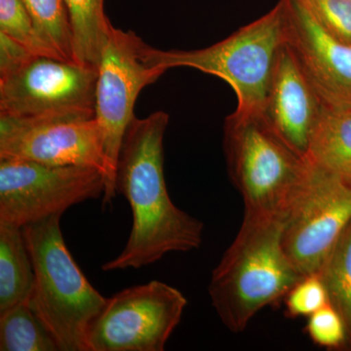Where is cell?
I'll return each instance as SVG.
<instances>
[{
	"label": "cell",
	"mask_w": 351,
	"mask_h": 351,
	"mask_svg": "<svg viewBox=\"0 0 351 351\" xmlns=\"http://www.w3.org/2000/svg\"><path fill=\"white\" fill-rule=\"evenodd\" d=\"M324 104L284 43L277 54L261 117L279 138L306 158Z\"/></svg>",
	"instance_id": "4fadbf2b"
},
{
	"label": "cell",
	"mask_w": 351,
	"mask_h": 351,
	"mask_svg": "<svg viewBox=\"0 0 351 351\" xmlns=\"http://www.w3.org/2000/svg\"><path fill=\"white\" fill-rule=\"evenodd\" d=\"M350 221L351 186L309 163L306 180L284 218L286 254L304 276L319 274Z\"/></svg>",
	"instance_id": "8fae6325"
},
{
	"label": "cell",
	"mask_w": 351,
	"mask_h": 351,
	"mask_svg": "<svg viewBox=\"0 0 351 351\" xmlns=\"http://www.w3.org/2000/svg\"><path fill=\"white\" fill-rule=\"evenodd\" d=\"M34 269L23 228L0 223V314L29 302Z\"/></svg>",
	"instance_id": "9a60e30c"
},
{
	"label": "cell",
	"mask_w": 351,
	"mask_h": 351,
	"mask_svg": "<svg viewBox=\"0 0 351 351\" xmlns=\"http://www.w3.org/2000/svg\"><path fill=\"white\" fill-rule=\"evenodd\" d=\"M0 32L34 54L58 58L39 36L23 0H0Z\"/></svg>",
	"instance_id": "ffe728a7"
},
{
	"label": "cell",
	"mask_w": 351,
	"mask_h": 351,
	"mask_svg": "<svg viewBox=\"0 0 351 351\" xmlns=\"http://www.w3.org/2000/svg\"><path fill=\"white\" fill-rule=\"evenodd\" d=\"M62 215L23 228L34 269L29 306L61 351H90V328L108 302L73 260L61 230Z\"/></svg>",
	"instance_id": "3957f363"
},
{
	"label": "cell",
	"mask_w": 351,
	"mask_h": 351,
	"mask_svg": "<svg viewBox=\"0 0 351 351\" xmlns=\"http://www.w3.org/2000/svg\"><path fill=\"white\" fill-rule=\"evenodd\" d=\"M284 218L244 214L237 237L213 270L210 299L230 332H243L258 313L286 298L304 276L284 249Z\"/></svg>",
	"instance_id": "7a4b0ae2"
},
{
	"label": "cell",
	"mask_w": 351,
	"mask_h": 351,
	"mask_svg": "<svg viewBox=\"0 0 351 351\" xmlns=\"http://www.w3.org/2000/svg\"><path fill=\"white\" fill-rule=\"evenodd\" d=\"M0 350L57 351L56 339L29 302L0 314Z\"/></svg>",
	"instance_id": "ac0fdd59"
},
{
	"label": "cell",
	"mask_w": 351,
	"mask_h": 351,
	"mask_svg": "<svg viewBox=\"0 0 351 351\" xmlns=\"http://www.w3.org/2000/svg\"><path fill=\"white\" fill-rule=\"evenodd\" d=\"M186 304L181 291L161 281L124 289L108 298L90 328V351H163Z\"/></svg>",
	"instance_id": "9c48e42d"
},
{
	"label": "cell",
	"mask_w": 351,
	"mask_h": 351,
	"mask_svg": "<svg viewBox=\"0 0 351 351\" xmlns=\"http://www.w3.org/2000/svg\"><path fill=\"white\" fill-rule=\"evenodd\" d=\"M332 38L351 45V0H299Z\"/></svg>",
	"instance_id": "44dd1931"
},
{
	"label": "cell",
	"mask_w": 351,
	"mask_h": 351,
	"mask_svg": "<svg viewBox=\"0 0 351 351\" xmlns=\"http://www.w3.org/2000/svg\"><path fill=\"white\" fill-rule=\"evenodd\" d=\"M284 43L283 3L279 0L262 17L209 47L165 51L142 41L140 52L149 66L166 71L184 66L218 76L234 90V112L261 115L277 54Z\"/></svg>",
	"instance_id": "277c9868"
},
{
	"label": "cell",
	"mask_w": 351,
	"mask_h": 351,
	"mask_svg": "<svg viewBox=\"0 0 351 351\" xmlns=\"http://www.w3.org/2000/svg\"><path fill=\"white\" fill-rule=\"evenodd\" d=\"M39 36L60 59L75 62L73 31L64 0H23Z\"/></svg>",
	"instance_id": "d6986e66"
},
{
	"label": "cell",
	"mask_w": 351,
	"mask_h": 351,
	"mask_svg": "<svg viewBox=\"0 0 351 351\" xmlns=\"http://www.w3.org/2000/svg\"><path fill=\"white\" fill-rule=\"evenodd\" d=\"M306 158L351 186V110L324 105L309 141Z\"/></svg>",
	"instance_id": "5bb4252c"
},
{
	"label": "cell",
	"mask_w": 351,
	"mask_h": 351,
	"mask_svg": "<svg viewBox=\"0 0 351 351\" xmlns=\"http://www.w3.org/2000/svg\"><path fill=\"white\" fill-rule=\"evenodd\" d=\"M223 147L244 214L285 216L306 180L307 159L279 138L261 115L237 112L225 120Z\"/></svg>",
	"instance_id": "5b68a950"
},
{
	"label": "cell",
	"mask_w": 351,
	"mask_h": 351,
	"mask_svg": "<svg viewBox=\"0 0 351 351\" xmlns=\"http://www.w3.org/2000/svg\"><path fill=\"white\" fill-rule=\"evenodd\" d=\"M98 71L29 52L0 32V115L95 117Z\"/></svg>",
	"instance_id": "8992f818"
},
{
	"label": "cell",
	"mask_w": 351,
	"mask_h": 351,
	"mask_svg": "<svg viewBox=\"0 0 351 351\" xmlns=\"http://www.w3.org/2000/svg\"><path fill=\"white\" fill-rule=\"evenodd\" d=\"M286 311L290 317H309L329 302L319 274L302 277L286 295Z\"/></svg>",
	"instance_id": "7402d4cb"
},
{
	"label": "cell",
	"mask_w": 351,
	"mask_h": 351,
	"mask_svg": "<svg viewBox=\"0 0 351 351\" xmlns=\"http://www.w3.org/2000/svg\"><path fill=\"white\" fill-rule=\"evenodd\" d=\"M0 158L54 166H86L103 173V206L117 195L114 169L108 162L95 117L17 119L0 115Z\"/></svg>",
	"instance_id": "ba28073f"
},
{
	"label": "cell",
	"mask_w": 351,
	"mask_h": 351,
	"mask_svg": "<svg viewBox=\"0 0 351 351\" xmlns=\"http://www.w3.org/2000/svg\"><path fill=\"white\" fill-rule=\"evenodd\" d=\"M168 113L159 110L134 119L127 128L115 176L117 191L126 198L133 225L125 247L104 271L138 269L173 252H189L202 244L204 225L176 206L164 177L163 141Z\"/></svg>",
	"instance_id": "6da1fadb"
},
{
	"label": "cell",
	"mask_w": 351,
	"mask_h": 351,
	"mask_svg": "<svg viewBox=\"0 0 351 351\" xmlns=\"http://www.w3.org/2000/svg\"><path fill=\"white\" fill-rule=\"evenodd\" d=\"M330 304L345 323L346 350H351V221L319 271Z\"/></svg>",
	"instance_id": "e0dca14e"
},
{
	"label": "cell",
	"mask_w": 351,
	"mask_h": 351,
	"mask_svg": "<svg viewBox=\"0 0 351 351\" xmlns=\"http://www.w3.org/2000/svg\"><path fill=\"white\" fill-rule=\"evenodd\" d=\"M284 38L302 73L330 108L351 110V45L332 38L299 0H282Z\"/></svg>",
	"instance_id": "7c38bea8"
},
{
	"label": "cell",
	"mask_w": 351,
	"mask_h": 351,
	"mask_svg": "<svg viewBox=\"0 0 351 351\" xmlns=\"http://www.w3.org/2000/svg\"><path fill=\"white\" fill-rule=\"evenodd\" d=\"M142 41L133 32L122 31L108 23L97 66L95 119L115 173L127 128L135 119L134 107L138 95L166 71L143 60Z\"/></svg>",
	"instance_id": "30bf717a"
},
{
	"label": "cell",
	"mask_w": 351,
	"mask_h": 351,
	"mask_svg": "<svg viewBox=\"0 0 351 351\" xmlns=\"http://www.w3.org/2000/svg\"><path fill=\"white\" fill-rule=\"evenodd\" d=\"M68 10L75 63L98 66L101 46L110 20L104 8L105 0H64Z\"/></svg>",
	"instance_id": "2e32d148"
},
{
	"label": "cell",
	"mask_w": 351,
	"mask_h": 351,
	"mask_svg": "<svg viewBox=\"0 0 351 351\" xmlns=\"http://www.w3.org/2000/svg\"><path fill=\"white\" fill-rule=\"evenodd\" d=\"M106 178L86 166L0 158V223L24 228L104 195Z\"/></svg>",
	"instance_id": "52a82bcc"
},
{
	"label": "cell",
	"mask_w": 351,
	"mask_h": 351,
	"mask_svg": "<svg viewBox=\"0 0 351 351\" xmlns=\"http://www.w3.org/2000/svg\"><path fill=\"white\" fill-rule=\"evenodd\" d=\"M306 329L316 346L329 350L346 348L345 323L330 302L309 316Z\"/></svg>",
	"instance_id": "603a6c76"
}]
</instances>
